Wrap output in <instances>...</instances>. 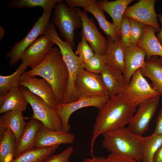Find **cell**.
Listing matches in <instances>:
<instances>
[{
    "label": "cell",
    "mask_w": 162,
    "mask_h": 162,
    "mask_svg": "<svg viewBox=\"0 0 162 162\" xmlns=\"http://www.w3.org/2000/svg\"><path fill=\"white\" fill-rule=\"evenodd\" d=\"M81 41L79 43L75 54L83 63L88 61L94 55V51L84 36L81 35Z\"/></svg>",
    "instance_id": "d6a6232c"
},
{
    "label": "cell",
    "mask_w": 162,
    "mask_h": 162,
    "mask_svg": "<svg viewBox=\"0 0 162 162\" xmlns=\"http://www.w3.org/2000/svg\"><path fill=\"white\" fill-rule=\"evenodd\" d=\"M23 74L30 77L40 76L46 80L53 89L57 104H61L69 75L59 49L52 47L39 65Z\"/></svg>",
    "instance_id": "7a4b0ae2"
},
{
    "label": "cell",
    "mask_w": 162,
    "mask_h": 162,
    "mask_svg": "<svg viewBox=\"0 0 162 162\" xmlns=\"http://www.w3.org/2000/svg\"><path fill=\"white\" fill-rule=\"evenodd\" d=\"M54 44L48 37L41 35L25 51L22 63L31 69L35 68L44 60Z\"/></svg>",
    "instance_id": "5bb4252c"
},
{
    "label": "cell",
    "mask_w": 162,
    "mask_h": 162,
    "mask_svg": "<svg viewBox=\"0 0 162 162\" xmlns=\"http://www.w3.org/2000/svg\"></svg>",
    "instance_id": "7bdbcfd3"
},
{
    "label": "cell",
    "mask_w": 162,
    "mask_h": 162,
    "mask_svg": "<svg viewBox=\"0 0 162 162\" xmlns=\"http://www.w3.org/2000/svg\"><path fill=\"white\" fill-rule=\"evenodd\" d=\"M52 12H43L26 36L20 41L15 42L11 47V50L6 56L7 58H9L10 67L16 65L20 59H21L26 49L38 37L43 34L46 26L50 22Z\"/></svg>",
    "instance_id": "8992f818"
},
{
    "label": "cell",
    "mask_w": 162,
    "mask_h": 162,
    "mask_svg": "<svg viewBox=\"0 0 162 162\" xmlns=\"http://www.w3.org/2000/svg\"><path fill=\"white\" fill-rule=\"evenodd\" d=\"M154 28L147 26L142 38L137 42L136 46L142 48L146 54V58L154 56L162 57V45L155 34Z\"/></svg>",
    "instance_id": "d4e9b609"
},
{
    "label": "cell",
    "mask_w": 162,
    "mask_h": 162,
    "mask_svg": "<svg viewBox=\"0 0 162 162\" xmlns=\"http://www.w3.org/2000/svg\"><path fill=\"white\" fill-rule=\"evenodd\" d=\"M52 21L59 29L64 40L73 48L74 31L82 27V18L75 7H70L64 3L63 0H60L54 8Z\"/></svg>",
    "instance_id": "277c9868"
},
{
    "label": "cell",
    "mask_w": 162,
    "mask_h": 162,
    "mask_svg": "<svg viewBox=\"0 0 162 162\" xmlns=\"http://www.w3.org/2000/svg\"><path fill=\"white\" fill-rule=\"evenodd\" d=\"M140 70L144 76L151 80L152 86L162 96V57L154 56L146 58Z\"/></svg>",
    "instance_id": "d6986e66"
},
{
    "label": "cell",
    "mask_w": 162,
    "mask_h": 162,
    "mask_svg": "<svg viewBox=\"0 0 162 162\" xmlns=\"http://www.w3.org/2000/svg\"><path fill=\"white\" fill-rule=\"evenodd\" d=\"M152 134L155 135H162V107L158 114L155 127Z\"/></svg>",
    "instance_id": "74e56055"
},
{
    "label": "cell",
    "mask_w": 162,
    "mask_h": 162,
    "mask_svg": "<svg viewBox=\"0 0 162 162\" xmlns=\"http://www.w3.org/2000/svg\"><path fill=\"white\" fill-rule=\"evenodd\" d=\"M60 0H14L4 5L6 8H34L40 7L43 9V12H52L56 4Z\"/></svg>",
    "instance_id": "83f0119b"
},
{
    "label": "cell",
    "mask_w": 162,
    "mask_h": 162,
    "mask_svg": "<svg viewBox=\"0 0 162 162\" xmlns=\"http://www.w3.org/2000/svg\"><path fill=\"white\" fill-rule=\"evenodd\" d=\"M160 95L148 99L139 105L133 116L128 127L135 134L140 136L148 130L159 105Z\"/></svg>",
    "instance_id": "ba28073f"
},
{
    "label": "cell",
    "mask_w": 162,
    "mask_h": 162,
    "mask_svg": "<svg viewBox=\"0 0 162 162\" xmlns=\"http://www.w3.org/2000/svg\"><path fill=\"white\" fill-rule=\"evenodd\" d=\"M74 149L73 146H70L60 153L50 155L41 162H68Z\"/></svg>",
    "instance_id": "e575fe53"
},
{
    "label": "cell",
    "mask_w": 162,
    "mask_h": 162,
    "mask_svg": "<svg viewBox=\"0 0 162 162\" xmlns=\"http://www.w3.org/2000/svg\"><path fill=\"white\" fill-rule=\"evenodd\" d=\"M106 162H138L126 156L110 154L106 158Z\"/></svg>",
    "instance_id": "8d00e7d4"
},
{
    "label": "cell",
    "mask_w": 162,
    "mask_h": 162,
    "mask_svg": "<svg viewBox=\"0 0 162 162\" xmlns=\"http://www.w3.org/2000/svg\"><path fill=\"white\" fill-rule=\"evenodd\" d=\"M95 1V0H65L66 3L72 7L76 6L83 7L84 9L89 6Z\"/></svg>",
    "instance_id": "d590c367"
},
{
    "label": "cell",
    "mask_w": 162,
    "mask_h": 162,
    "mask_svg": "<svg viewBox=\"0 0 162 162\" xmlns=\"http://www.w3.org/2000/svg\"><path fill=\"white\" fill-rule=\"evenodd\" d=\"M20 88L32 109L33 115L30 118L39 120L50 130H62L61 119L56 110L50 107L41 98L34 94L27 88L20 86Z\"/></svg>",
    "instance_id": "5b68a950"
},
{
    "label": "cell",
    "mask_w": 162,
    "mask_h": 162,
    "mask_svg": "<svg viewBox=\"0 0 162 162\" xmlns=\"http://www.w3.org/2000/svg\"><path fill=\"white\" fill-rule=\"evenodd\" d=\"M158 17L160 21L161 25L160 31L158 33L156 36L158 40L162 45V13H160L158 15Z\"/></svg>",
    "instance_id": "60d3db41"
},
{
    "label": "cell",
    "mask_w": 162,
    "mask_h": 162,
    "mask_svg": "<svg viewBox=\"0 0 162 162\" xmlns=\"http://www.w3.org/2000/svg\"><path fill=\"white\" fill-rule=\"evenodd\" d=\"M16 141L12 131L7 129L0 137V162H10L14 158Z\"/></svg>",
    "instance_id": "4316f807"
},
{
    "label": "cell",
    "mask_w": 162,
    "mask_h": 162,
    "mask_svg": "<svg viewBox=\"0 0 162 162\" xmlns=\"http://www.w3.org/2000/svg\"><path fill=\"white\" fill-rule=\"evenodd\" d=\"M75 138V135L69 132L52 130L42 124L37 132L34 147L46 148L62 144H72Z\"/></svg>",
    "instance_id": "9a60e30c"
},
{
    "label": "cell",
    "mask_w": 162,
    "mask_h": 162,
    "mask_svg": "<svg viewBox=\"0 0 162 162\" xmlns=\"http://www.w3.org/2000/svg\"><path fill=\"white\" fill-rule=\"evenodd\" d=\"M75 87L79 99L109 96L100 75L91 73L85 69L81 71L77 75Z\"/></svg>",
    "instance_id": "52a82bcc"
},
{
    "label": "cell",
    "mask_w": 162,
    "mask_h": 162,
    "mask_svg": "<svg viewBox=\"0 0 162 162\" xmlns=\"http://www.w3.org/2000/svg\"><path fill=\"white\" fill-rule=\"evenodd\" d=\"M110 98L109 96L83 98L72 102L57 104L55 110L61 119L62 130L69 132L70 127L69 119L73 112L88 106L95 107L99 109Z\"/></svg>",
    "instance_id": "30bf717a"
},
{
    "label": "cell",
    "mask_w": 162,
    "mask_h": 162,
    "mask_svg": "<svg viewBox=\"0 0 162 162\" xmlns=\"http://www.w3.org/2000/svg\"></svg>",
    "instance_id": "ee69618b"
},
{
    "label": "cell",
    "mask_w": 162,
    "mask_h": 162,
    "mask_svg": "<svg viewBox=\"0 0 162 162\" xmlns=\"http://www.w3.org/2000/svg\"><path fill=\"white\" fill-rule=\"evenodd\" d=\"M152 162H162V144L155 153Z\"/></svg>",
    "instance_id": "ab89813d"
},
{
    "label": "cell",
    "mask_w": 162,
    "mask_h": 162,
    "mask_svg": "<svg viewBox=\"0 0 162 162\" xmlns=\"http://www.w3.org/2000/svg\"><path fill=\"white\" fill-rule=\"evenodd\" d=\"M130 19L123 16L121 22L120 43L124 48L131 46L130 39Z\"/></svg>",
    "instance_id": "836d02e7"
},
{
    "label": "cell",
    "mask_w": 162,
    "mask_h": 162,
    "mask_svg": "<svg viewBox=\"0 0 162 162\" xmlns=\"http://www.w3.org/2000/svg\"><path fill=\"white\" fill-rule=\"evenodd\" d=\"M130 22V39L131 46H136L138 41L143 37L146 26L142 23L131 19Z\"/></svg>",
    "instance_id": "1f68e13d"
},
{
    "label": "cell",
    "mask_w": 162,
    "mask_h": 162,
    "mask_svg": "<svg viewBox=\"0 0 162 162\" xmlns=\"http://www.w3.org/2000/svg\"><path fill=\"white\" fill-rule=\"evenodd\" d=\"M100 75L110 98L123 94L128 84L122 71L105 64Z\"/></svg>",
    "instance_id": "2e32d148"
},
{
    "label": "cell",
    "mask_w": 162,
    "mask_h": 162,
    "mask_svg": "<svg viewBox=\"0 0 162 162\" xmlns=\"http://www.w3.org/2000/svg\"><path fill=\"white\" fill-rule=\"evenodd\" d=\"M102 135V146L111 154L126 156L142 161L141 148L144 137L124 127L106 132Z\"/></svg>",
    "instance_id": "3957f363"
},
{
    "label": "cell",
    "mask_w": 162,
    "mask_h": 162,
    "mask_svg": "<svg viewBox=\"0 0 162 162\" xmlns=\"http://www.w3.org/2000/svg\"><path fill=\"white\" fill-rule=\"evenodd\" d=\"M5 33L4 28L1 26H0V40H1L3 37Z\"/></svg>",
    "instance_id": "b9f144b4"
},
{
    "label": "cell",
    "mask_w": 162,
    "mask_h": 162,
    "mask_svg": "<svg viewBox=\"0 0 162 162\" xmlns=\"http://www.w3.org/2000/svg\"><path fill=\"white\" fill-rule=\"evenodd\" d=\"M108 37V49L104 55L105 64L112 68L118 69L124 73L125 64L124 49L120 41L115 42L110 36Z\"/></svg>",
    "instance_id": "cb8c5ba5"
},
{
    "label": "cell",
    "mask_w": 162,
    "mask_h": 162,
    "mask_svg": "<svg viewBox=\"0 0 162 162\" xmlns=\"http://www.w3.org/2000/svg\"><path fill=\"white\" fill-rule=\"evenodd\" d=\"M97 1L84 8V10L92 15L97 20L100 27L107 36H110L115 42L120 41L121 34L113 22H110L106 19L104 10L97 4Z\"/></svg>",
    "instance_id": "7402d4cb"
},
{
    "label": "cell",
    "mask_w": 162,
    "mask_h": 162,
    "mask_svg": "<svg viewBox=\"0 0 162 162\" xmlns=\"http://www.w3.org/2000/svg\"><path fill=\"white\" fill-rule=\"evenodd\" d=\"M81 162H106V158L103 157L94 156L92 158H86Z\"/></svg>",
    "instance_id": "f35d334b"
},
{
    "label": "cell",
    "mask_w": 162,
    "mask_h": 162,
    "mask_svg": "<svg viewBox=\"0 0 162 162\" xmlns=\"http://www.w3.org/2000/svg\"><path fill=\"white\" fill-rule=\"evenodd\" d=\"M28 67L22 63L13 73L8 76L0 75V96L6 94L13 87L18 85L19 79Z\"/></svg>",
    "instance_id": "f546056e"
},
{
    "label": "cell",
    "mask_w": 162,
    "mask_h": 162,
    "mask_svg": "<svg viewBox=\"0 0 162 162\" xmlns=\"http://www.w3.org/2000/svg\"><path fill=\"white\" fill-rule=\"evenodd\" d=\"M156 0H140L135 4L128 7L123 16L147 26L153 27L156 32L160 31L158 16L154 9Z\"/></svg>",
    "instance_id": "9c48e42d"
},
{
    "label": "cell",
    "mask_w": 162,
    "mask_h": 162,
    "mask_svg": "<svg viewBox=\"0 0 162 162\" xmlns=\"http://www.w3.org/2000/svg\"><path fill=\"white\" fill-rule=\"evenodd\" d=\"M18 85L28 88L33 94L41 98L51 108L55 110L57 104L53 89L45 79L35 76L28 77L23 74Z\"/></svg>",
    "instance_id": "4fadbf2b"
},
{
    "label": "cell",
    "mask_w": 162,
    "mask_h": 162,
    "mask_svg": "<svg viewBox=\"0 0 162 162\" xmlns=\"http://www.w3.org/2000/svg\"><path fill=\"white\" fill-rule=\"evenodd\" d=\"M123 94L136 102L138 106L148 99L160 95L149 84L140 69L132 75Z\"/></svg>",
    "instance_id": "7c38bea8"
},
{
    "label": "cell",
    "mask_w": 162,
    "mask_h": 162,
    "mask_svg": "<svg viewBox=\"0 0 162 162\" xmlns=\"http://www.w3.org/2000/svg\"><path fill=\"white\" fill-rule=\"evenodd\" d=\"M59 146L46 148L34 147L14 158L10 162H41L57 149Z\"/></svg>",
    "instance_id": "484cf974"
},
{
    "label": "cell",
    "mask_w": 162,
    "mask_h": 162,
    "mask_svg": "<svg viewBox=\"0 0 162 162\" xmlns=\"http://www.w3.org/2000/svg\"><path fill=\"white\" fill-rule=\"evenodd\" d=\"M162 144V135L152 134L144 137L141 152L142 162H152L154 156Z\"/></svg>",
    "instance_id": "f1b7e54d"
},
{
    "label": "cell",
    "mask_w": 162,
    "mask_h": 162,
    "mask_svg": "<svg viewBox=\"0 0 162 162\" xmlns=\"http://www.w3.org/2000/svg\"><path fill=\"white\" fill-rule=\"evenodd\" d=\"M134 0H116L113 1H97L98 5L112 18L113 23L121 33L120 26L125 11Z\"/></svg>",
    "instance_id": "603a6c76"
},
{
    "label": "cell",
    "mask_w": 162,
    "mask_h": 162,
    "mask_svg": "<svg viewBox=\"0 0 162 162\" xmlns=\"http://www.w3.org/2000/svg\"><path fill=\"white\" fill-rule=\"evenodd\" d=\"M42 124L39 120L31 118L26 124L17 145L14 158L34 147L37 132Z\"/></svg>",
    "instance_id": "44dd1931"
},
{
    "label": "cell",
    "mask_w": 162,
    "mask_h": 162,
    "mask_svg": "<svg viewBox=\"0 0 162 162\" xmlns=\"http://www.w3.org/2000/svg\"><path fill=\"white\" fill-rule=\"evenodd\" d=\"M146 56L144 50L138 46H130L124 48L125 70L124 74L128 85L134 73L143 65Z\"/></svg>",
    "instance_id": "ac0fdd59"
},
{
    "label": "cell",
    "mask_w": 162,
    "mask_h": 162,
    "mask_svg": "<svg viewBox=\"0 0 162 162\" xmlns=\"http://www.w3.org/2000/svg\"><path fill=\"white\" fill-rule=\"evenodd\" d=\"M82 20L80 35L88 42L95 53L104 55L107 50L108 41L99 32L93 19L89 18L87 12L75 7Z\"/></svg>",
    "instance_id": "8fae6325"
},
{
    "label": "cell",
    "mask_w": 162,
    "mask_h": 162,
    "mask_svg": "<svg viewBox=\"0 0 162 162\" xmlns=\"http://www.w3.org/2000/svg\"><path fill=\"white\" fill-rule=\"evenodd\" d=\"M137 104L121 94L110 98L99 109L93 126L90 152L94 155V147L103 133L124 127L129 123L136 111Z\"/></svg>",
    "instance_id": "6da1fadb"
},
{
    "label": "cell",
    "mask_w": 162,
    "mask_h": 162,
    "mask_svg": "<svg viewBox=\"0 0 162 162\" xmlns=\"http://www.w3.org/2000/svg\"><path fill=\"white\" fill-rule=\"evenodd\" d=\"M105 65L104 55L94 53L92 57L84 63V68L89 72L100 74Z\"/></svg>",
    "instance_id": "4dcf8cb0"
},
{
    "label": "cell",
    "mask_w": 162,
    "mask_h": 162,
    "mask_svg": "<svg viewBox=\"0 0 162 162\" xmlns=\"http://www.w3.org/2000/svg\"><path fill=\"white\" fill-rule=\"evenodd\" d=\"M28 104L20 86L17 85L4 95L0 96V113L14 110L25 111Z\"/></svg>",
    "instance_id": "ffe728a7"
},
{
    "label": "cell",
    "mask_w": 162,
    "mask_h": 162,
    "mask_svg": "<svg viewBox=\"0 0 162 162\" xmlns=\"http://www.w3.org/2000/svg\"><path fill=\"white\" fill-rule=\"evenodd\" d=\"M22 112L20 110L10 111L4 112L0 116V137L5 130H10L15 136L16 146L27 123L24 120Z\"/></svg>",
    "instance_id": "e0dca14e"
}]
</instances>
